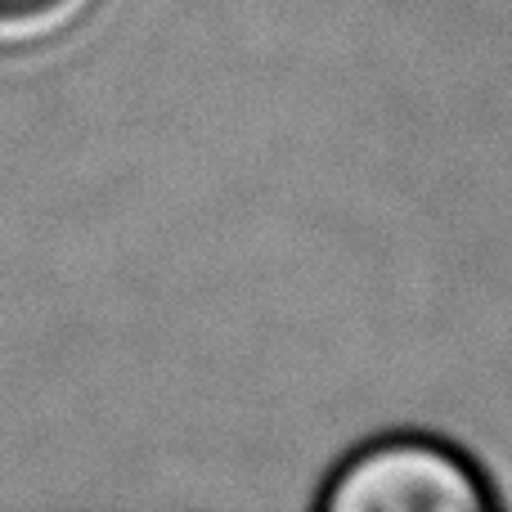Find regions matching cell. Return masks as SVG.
<instances>
[{"label": "cell", "mask_w": 512, "mask_h": 512, "mask_svg": "<svg viewBox=\"0 0 512 512\" xmlns=\"http://www.w3.org/2000/svg\"><path fill=\"white\" fill-rule=\"evenodd\" d=\"M499 495L481 468L432 436H387L355 450L319 490L324 512H486Z\"/></svg>", "instance_id": "cell-1"}, {"label": "cell", "mask_w": 512, "mask_h": 512, "mask_svg": "<svg viewBox=\"0 0 512 512\" xmlns=\"http://www.w3.org/2000/svg\"><path fill=\"white\" fill-rule=\"evenodd\" d=\"M81 0H0V36H23L59 23Z\"/></svg>", "instance_id": "cell-2"}]
</instances>
